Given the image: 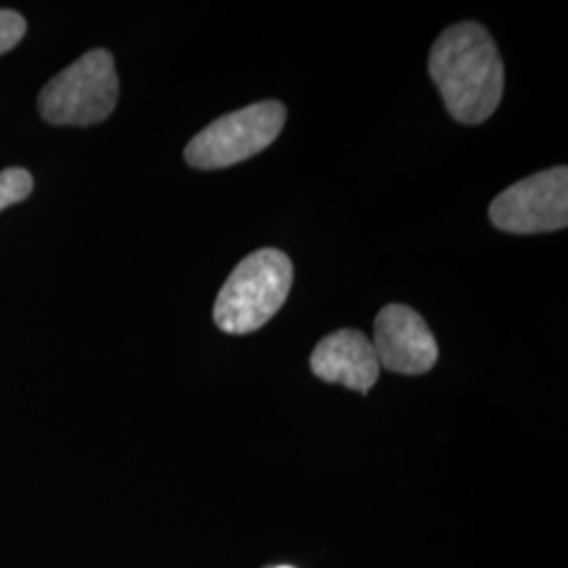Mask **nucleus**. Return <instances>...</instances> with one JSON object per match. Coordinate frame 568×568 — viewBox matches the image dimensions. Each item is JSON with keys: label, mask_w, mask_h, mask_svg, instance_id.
Here are the masks:
<instances>
[{"label": "nucleus", "mask_w": 568, "mask_h": 568, "mask_svg": "<svg viewBox=\"0 0 568 568\" xmlns=\"http://www.w3.org/2000/svg\"><path fill=\"white\" fill-rule=\"evenodd\" d=\"M429 74L448 114L462 124L488 121L504 98V60L487 28L476 21L455 23L436 39Z\"/></svg>", "instance_id": "nucleus-1"}, {"label": "nucleus", "mask_w": 568, "mask_h": 568, "mask_svg": "<svg viewBox=\"0 0 568 568\" xmlns=\"http://www.w3.org/2000/svg\"><path fill=\"white\" fill-rule=\"evenodd\" d=\"M293 286V264L278 248H260L244 257L225 281L213 318L230 335H246L267 325Z\"/></svg>", "instance_id": "nucleus-2"}, {"label": "nucleus", "mask_w": 568, "mask_h": 568, "mask_svg": "<svg viewBox=\"0 0 568 568\" xmlns=\"http://www.w3.org/2000/svg\"><path fill=\"white\" fill-rule=\"evenodd\" d=\"M119 102V74L105 49H93L44 84L42 119L51 124L89 126L103 122Z\"/></svg>", "instance_id": "nucleus-3"}, {"label": "nucleus", "mask_w": 568, "mask_h": 568, "mask_svg": "<svg viewBox=\"0 0 568 568\" xmlns=\"http://www.w3.org/2000/svg\"><path fill=\"white\" fill-rule=\"evenodd\" d=\"M286 122L283 103H251L211 122L185 145V163L194 169L213 171L243 163L260 154L281 135Z\"/></svg>", "instance_id": "nucleus-4"}, {"label": "nucleus", "mask_w": 568, "mask_h": 568, "mask_svg": "<svg viewBox=\"0 0 568 568\" xmlns=\"http://www.w3.org/2000/svg\"><path fill=\"white\" fill-rule=\"evenodd\" d=\"M488 217L509 234H544L567 227V166H554L509 185L490 203Z\"/></svg>", "instance_id": "nucleus-5"}, {"label": "nucleus", "mask_w": 568, "mask_h": 568, "mask_svg": "<svg viewBox=\"0 0 568 568\" xmlns=\"http://www.w3.org/2000/svg\"><path fill=\"white\" fill-rule=\"evenodd\" d=\"M375 354L379 366L400 375H424L438 363V344L413 307L389 304L375 318Z\"/></svg>", "instance_id": "nucleus-6"}, {"label": "nucleus", "mask_w": 568, "mask_h": 568, "mask_svg": "<svg viewBox=\"0 0 568 568\" xmlns=\"http://www.w3.org/2000/svg\"><path fill=\"white\" fill-rule=\"evenodd\" d=\"M312 373L326 384H339L366 394L379 379V361L373 342L356 328L326 335L310 358Z\"/></svg>", "instance_id": "nucleus-7"}, {"label": "nucleus", "mask_w": 568, "mask_h": 568, "mask_svg": "<svg viewBox=\"0 0 568 568\" xmlns=\"http://www.w3.org/2000/svg\"><path fill=\"white\" fill-rule=\"evenodd\" d=\"M32 187H34L32 175L26 169H20V166L4 169L0 173V211L11 204L26 201L30 196Z\"/></svg>", "instance_id": "nucleus-8"}, {"label": "nucleus", "mask_w": 568, "mask_h": 568, "mask_svg": "<svg viewBox=\"0 0 568 568\" xmlns=\"http://www.w3.org/2000/svg\"><path fill=\"white\" fill-rule=\"evenodd\" d=\"M26 34V20L16 11L0 9V55L16 49Z\"/></svg>", "instance_id": "nucleus-9"}, {"label": "nucleus", "mask_w": 568, "mask_h": 568, "mask_svg": "<svg viewBox=\"0 0 568 568\" xmlns=\"http://www.w3.org/2000/svg\"><path fill=\"white\" fill-rule=\"evenodd\" d=\"M274 568H293V567H274Z\"/></svg>", "instance_id": "nucleus-10"}]
</instances>
